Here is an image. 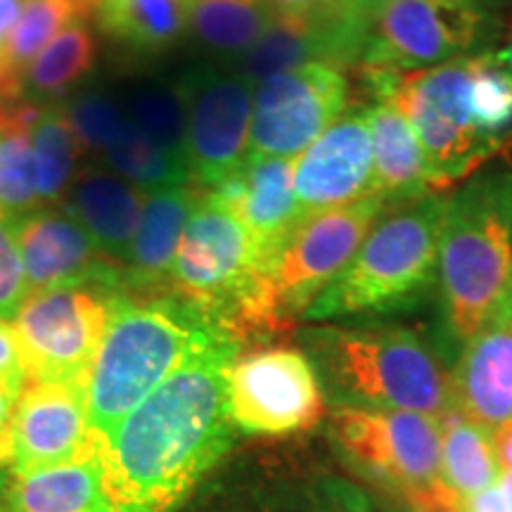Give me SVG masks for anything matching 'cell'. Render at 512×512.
<instances>
[{
	"label": "cell",
	"instance_id": "cell-1",
	"mask_svg": "<svg viewBox=\"0 0 512 512\" xmlns=\"http://www.w3.org/2000/svg\"><path fill=\"white\" fill-rule=\"evenodd\" d=\"M240 344L223 337L185 361L100 444L121 512H174L233 446L228 377Z\"/></svg>",
	"mask_w": 512,
	"mask_h": 512
},
{
	"label": "cell",
	"instance_id": "cell-2",
	"mask_svg": "<svg viewBox=\"0 0 512 512\" xmlns=\"http://www.w3.org/2000/svg\"><path fill=\"white\" fill-rule=\"evenodd\" d=\"M223 337L230 335L174 290L143 299L119 294L86 382L93 432L110 439L159 384Z\"/></svg>",
	"mask_w": 512,
	"mask_h": 512
},
{
	"label": "cell",
	"instance_id": "cell-3",
	"mask_svg": "<svg viewBox=\"0 0 512 512\" xmlns=\"http://www.w3.org/2000/svg\"><path fill=\"white\" fill-rule=\"evenodd\" d=\"M437 285L446 330L460 344L512 302V166H486L446 195Z\"/></svg>",
	"mask_w": 512,
	"mask_h": 512
},
{
	"label": "cell",
	"instance_id": "cell-4",
	"mask_svg": "<svg viewBox=\"0 0 512 512\" xmlns=\"http://www.w3.org/2000/svg\"><path fill=\"white\" fill-rule=\"evenodd\" d=\"M306 342L337 406L411 411L432 418L453 408L451 370L411 328L330 325L311 330Z\"/></svg>",
	"mask_w": 512,
	"mask_h": 512
},
{
	"label": "cell",
	"instance_id": "cell-5",
	"mask_svg": "<svg viewBox=\"0 0 512 512\" xmlns=\"http://www.w3.org/2000/svg\"><path fill=\"white\" fill-rule=\"evenodd\" d=\"M446 195L389 204L349 266L306 309L309 320L358 318L406 309L437 283L439 230Z\"/></svg>",
	"mask_w": 512,
	"mask_h": 512
},
{
	"label": "cell",
	"instance_id": "cell-6",
	"mask_svg": "<svg viewBox=\"0 0 512 512\" xmlns=\"http://www.w3.org/2000/svg\"><path fill=\"white\" fill-rule=\"evenodd\" d=\"M475 64L477 57H460L408 74L368 69L377 100L392 102L413 126L434 188L465 181L501 150L479 126L472 93Z\"/></svg>",
	"mask_w": 512,
	"mask_h": 512
},
{
	"label": "cell",
	"instance_id": "cell-7",
	"mask_svg": "<svg viewBox=\"0 0 512 512\" xmlns=\"http://www.w3.org/2000/svg\"><path fill=\"white\" fill-rule=\"evenodd\" d=\"M332 439L356 470L420 512H456L441 479L439 418L411 411L335 406Z\"/></svg>",
	"mask_w": 512,
	"mask_h": 512
},
{
	"label": "cell",
	"instance_id": "cell-8",
	"mask_svg": "<svg viewBox=\"0 0 512 512\" xmlns=\"http://www.w3.org/2000/svg\"><path fill=\"white\" fill-rule=\"evenodd\" d=\"M117 299L119 292L100 285L55 287L29 294L12 323L29 384L86 389Z\"/></svg>",
	"mask_w": 512,
	"mask_h": 512
},
{
	"label": "cell",
	"instance_id": "cell-9",
	"mask_svg": "<svg viewBox=\"0 0 512 512\" xmlns=\"http://www.w3.org/2000/svg\"><path fill=\"white\" fill-rule=\"evenodd\" d=\"M486 15L451 0H382L368 17L363 64L377 72H420L470 57Z\"/></svg>",
	"mask_w": 512,
	"mask_h": 512
},
{
	"label": "cell",
	"instance_id": "cell-10",
	"mask_svg": "<svg viewBox=\"0 0 512 512\" xmlns=\"http://www.w3.org/2000/svg\"><path fill=\"white\" fill-rule=\"evenodd\" d=\"M387 207L382 195H370L347 207L304 216L266 268L287 318L304 316L318 294L335 283Z\"/></svg>",
	"mask_w": 512,
	"mask_h": 512
},
{
	"label": "cell",
	"instance_id": "cell-11",
	"mask_svg": "<svg viewBox=\"0 0 512 512\" xmlns=\"http://www.w3.org/2000/svg\"><path fill=\"white\" fill-rule=\"evenodd\" d=\"M228 411L235 430L285 437L316 427L325 394L313 361L297 349H261L233 363Z\"/></svg>",
	"mask_w": 512,
	"mask_h": 512
},
{
	"label": "cell",
	"instance_id": "cell-12",
	"mask_svg": "<svg viewBox=\"0 0 512 512\" xmlns=\"http://www.w3.org/2000/svg\"><path fill=\"white\" fill-rule=\"evenodd\" d=\"M178 91L185 105V157L192 183L214 190L245 164L254 117V83L233 69H195Z\"/></svg>",
	"mask_w": 512,
	"mask_h": 512
},
{
	"label": "cell",
	"instance_id": "cell-13",
	"mask_svg": "<svg viewBox=\"0 0 512 512\" xmlns=\"http://www.w3.org/2000/svg\"><path fill=\"white\" fill-rule=\"evenodd\" d=\"M349 81L332 64H304L254 86L249 155L297 159L347 112Z\"/></svg>",
	"mask_w": 512,
	"mask_h": 512
},
{
	"label": "cell",
	"instance_id": "cell-14",
	"mask_svg": "<svg viewBox=\"0 0 512 512\" xmlns=\"http://www.w3.org/2000/svg\"><path fill=\"white\" fill-rule=\"evenodd\" d=\"M98 446L86 389L31 382L17 401L3 458L12 477H24L91 456Z\"/></svg>",
	"mask_w": 512,
	"mask_h": 512
},
{
	"label": "cell",
	"instance_id": "cell-15",
	"mask_svg": "<svg viewBox=\"0 0 512 512\" xmlns=\"http://www.w3.org/2000/svg\"><path fill=\"white\" fill-rule=\"evenodd\" d=\"M29 294L55 287L100 285L121 294L124 268L100 252L67 211L36 209L15 219Z\"/></svg>",
	"mask_w": 512,
	"mask_h": 512
},
{
	"label": "cell",
	"instance_id": "cell-16",
	"mask_svg": "<svg viewBox=\"0 0 512 512\" xmlns=\"http://www.w3.org/2000/svg\"><path fill=\"white\" fill-rule=\"evenodd\" d=\"M294 195L306 216L377 195L366 110L344 112L294 159Z\"/></svg>",
	"mask_w": 512,
	"mask_h": 512
},
{
	"label": "cell",
	"instance_id": "cell-17",
	"mask_svg": "<svg viewBox=\"0 0 512 512\" xmlns=\"http://www.w3.org/2000/svg\"><path fill=\"white\" fill-rule=\"evenodd\" d=\"M209 195L240 216L259 245L266 268L306 216L294 195V159L247 155L245 164Z\"/></svg>",
	"mask_w": 512,
	"mask_h": 512
},
{
	"label": "cell",
	"instance_id": "cell-18",
	"mask_svg": "<svg viewBox=\"0 0 512 512\" xmlns=\"http://www.w3.org/2000/svg\"><path fill=\"white\" fill-rule=\"evenodd\" d=\"M451 384L453 408L477 425L512 422V302L463 344Z\"/></svg>",
	"mask_w": 512,
	"mask_h": 512
},
{
	"label": "cell",
	"instance_id": "cell-19",
	"mask_svg": "<svg viewBox=\"0 0 512 512\" xmlns=\"http://www.w3.org/2000/svg\"><path fill=\"white\" fill-rule=\"evenodd\" d=\"M202 190L197 183L176 185V188L157 190L147 197L143 221L131 249L124 256V280L121 294H155L171 292V268L181 245L183 230L188 226L192 211L202 200Z\"/></svg>",
	"mask_w": 512,
	"mask_h": 512
},
{
	"label": "cell",
	"instance_id": "cell-20",
	"mask_svg": "<svg viewBox=\"0 0 512 512\" xmlns=\"http://www.w3.org/2000/svg\"><path fill=\"white\" fill-rule=\"evenodd\" d=\"M147 197L114 171L88 169L69 185L64 211L86 228L100 252L124 259L143 221Z\"/></svg>",
	"mask_w": 512,
	"mask_h": 512
},
{
	"label": "cell",
	"instance_id": "cell-21",
	"mask_svg": "<svg viewBox=\"0 0 512 512\" xmlns=\"http://www.w3.org/2000/svg\"><path fill=\"white\" fill-rule=\"evenodd\" d=\"M102 444V439H100ZM0 512H121L107 489L100 446L74 463L12 477Z\"/></svg>",
	"mask_w": 512,
	"mask_h": 512
},
{
	"label": "cell",
	"instance_id": "cell-22",
	"mask_svg": "<svg viewBox=\"0 0 512 512\" xmlns=\"http://www.w3.org/2000/svg\"><path fill=\"white\" fill-rule=\"evenodd\" d=\"M373 143L375 192L389 204L439 192L432 183L425 150L408 119L392 102L375 100L366 110Z\"/></svg>",
	"mask_w": 512,
	"mask_h": 512
},
{
	"label": "cell",
	"instance_id": "cell-23",
	"mask_svg": "<svg viewBox=\"0 0 512 512\" xmlns=\"http://www.w3.org/2000/svg\"><path fill=\"white\" fill-rule=\"evenodd\" d=\"M98 10V0H29L0 53V102H15L27 83L31 62L72 24Z\"/></svg>",
	"mask_w": 512,
	"mask_h": 512
},
{
	"label": "cell",
	"instance_id": "cell-24",
	"mask_svg": "<svg viewBox=\"0 0 512 512\" xmlns=\"http://www.w3.org/2000/svg\"><path fill=\"white\" fill-rule=\"evenodd\" d=\"M441 425V479L458 505L465 498L489 489L501 477L491 432L477 425L458 408L439 418Z\"/></svg>",
	"mask_w": 512,
	"mask_h": 512
},
{
	"label": "cell",
	"instance_id": "cell-25",
	"mask_svg": "<svg viewBox=\"0 0 512 512\" xmlns=\"http://www.w3.org/2000/svg\"><path fill=\"white\" fill-rule=\"evenodd\" d=\"M275 15L264 0H192L188 31L209 53L233 62L264 36Z\"/></svg>",
	"mask_w": 512,
	"mask_h": 512
},
{
	"label": "cell",
	"instance_id": "cell-26",
	"mask_svg": "<svg viewBox=\"0 0 512 512\" xmlns=\"http://www.w3.org/2000/svg\"><path fill=\"white\" fill-rule=\"evenodd\" d=\"M190 8L192 0H98V17L128 46L162 50L188 31Z\"/></svg>",
	"mask_w": 512,
	"mask_h": 512
},
{
	"label": "cell",
	"instance_id": "cell-27",
	"mask_svg": "<svg viewBox=\"0 0 512 512\" xmlns=\"http://www.w3.org/2000/svg\"><path fill=\"white\" fill-rule=\"evenodd\" d=\"M31 152L36 164V185L41 204L57 202L67 195L72 176L83 155V143L64 107L41 110L31 126Z\"/></svg>",
	"mask_w": 512,
	"mask_h": 512
},
{
	"label": "cell",
	"instance_id": "cell-28",
	"mask_svg": "<svg viewBox=\"0 0 512 512\" xmlns=\"http://www.w3.org/2000/svg\"><path fill=\"white\" fill-rule=\"evenodd\" d=\"M41 110L15 107L12 124L0 133V209L12 219L36 211L38 185L36 164L31 152V126Z\"/></svg>",
	"mask_w": 512,
	"mask_h": 512
},
{
	"label": "cell",
	"instance_id": "cell-29",
	"mask_svg": "<svg viewBox=\"0 0 512 512\" xmlns=\"http://www.w3.org/2000/svg\"><path fill=\"white\" fill-rule=\"evenodd\" d=\"M107 164L114 174L138 185L140 190H166L176 185L192 183L188 159L164 150L143 131L128 124L121 138L105 152Z\"/></svg>",
	"mask_w": 512,
	"mask_h": 512
},
{
	"label": "cell",
	"instance_id": "cell-30",
	"mask_svg": "<svg viewBox=\"0 0 512 512\" xmlns=\"http://www.w3.org/2000/svg\"><path fill=\"white\" fill-rule=\"evenodd\" d=\"M95 38L86 24H72L31 62L27 83L38 95L64 93L93 69Z\"/></svg>",
	"mask_w": 512,
	"mask_h": 512
},
{
	"label": "cell",
	"instance_id": "cell-31",
	"mask_svg": "<svg viewBox=\"0 0 512 512\" xmlns=\"http://www.w3.org/2000/svg\"><path fill=\"white\" fill-rule=\"evenodd\" d=\"M131 124L164 150L185 157V105L178 86H140L126 107ZM188 159V157H185Z\"/></svg>",
	"mask_w": 512,
	"mask_h": 512
},
{
	"label": "cell",
	"instance_id": "cell-32",
	"mask_svg": "<svg viewBox=\"0 0 512 512\" xmlns=\"http://www.w3.org/2000/svg\"><path fill=\"white\" fill-rule=\"evenodd\" d=\"M64 112L79 133L83 150L102 152V155L131 124L126 110H121L119 102L105 93H83L69 102Z\"/></svg>",
	"mask_w": 512,
	"mask_h": 512
},
{
	"label": "cell",
	"instance_id": "cell-33",
	"mask_svg": "<svg viewBox=\"0 0 512 512\" xmlns=\"http://www.w3.org/2000/svg\"><path fill=\"white\" fill-rule=\"evenodd\" d=\"M29 297L15 219L0 209V318H15Z\"/></svg>",
	"mask_w": 512,
	"mask_h": 512
},
{
	"label": "cell",
	"instance_id": "cell-34",
	"mask_svg": "<svg viewBox=\"0 0 512 512\" xmlns=\"http://www.w3.org/2000/svg\"><path fill=\"white\" fill-rule=\"evenodd\" d=\"M0 384H8L17 392H24L29 384L15 325L5 318H0Z\"/></svg>",
	"mask_w": 512,
	"mask_h": 512
},
{
	"label": "cell",
	"instance_id": "cell-35",
	"mask_svg": "<svg viewBox=\"0 0 512 512\" xmlns=\"http://www.w3.org/2000/svg\"><path fill=\"white\" fill-rule=\"evenodd\" d=\"M456 512H512V472H501L494 486L460 501Z\"/></svg>",
	"mask_w": 512,
	"mask_h": 512
},
{
	"label": "cell",
	"instance_id": "cell-36",
	"mask_svg": "<svg viewBox=\"0 0 512 512\" xmlns=\"http://www.w3.org/2000/svg\"><path fill=\"white\" fill-rule=\"evenodd\" d=\"M264 3L278 15H318L323 10L339 8L335 0H264Z\"/></svg>",
	"mask_w": 512,
	"mask_h": 512
},
{
	"label": "cell",
	"instance_id": "cell-37",
	"mask_svg": "<svg viewBox=\"0 0 512 512\" xmlns=\"http://www.w3.org/2000/svg\"><path fill=\"white\" fill-rule=\"evenodd\" d=\"M19 396H22V392H17V389L8 387V384H0V458H3V448H5V441H8L12 415H15ZM5 465H8V463H5Z\"/></svg>",
	"mask_w": 512,
	"mask_h": 512
},
{
	"label": "cell",
	"instance_id": "cell-38",
	"mask_svg": "<svg viewBox=\"0 0 512 512\" xmlns=\"http://www.w3.org/2000/svg\"><path fill=\"white\" fill-rule=\"evenodd\" d=\"M27 3L29 0H0V53H3L5 43H8L12 29L22 17Z\"/></svg>",
	"mask_w": 512,
	"mask_h": 512
},
{
	"label": "cell",
	"instance_id": "cell-39",
	"mask_svg": "<svg viewBox=\"0 0 512 512\" xmlns=\"http://www.w3.org/2000/svg\"><path fill=\"white\" fill-rule=\"evenodd\" d=\"M491 444H494V453L498 465L503 472H512V422L491 430Z\"/></svg>",
	"mask_w": 512,
	"mask_h": 512
},
{
	"label": "cell",
	"instance_id": "cell-40",
	"mask_svg": "<svg viewBox=\"0 0 512 512\" xmlns=\"http://www.w3.org/2000/svg\"><path fill=\"white\" fill-rule=\"evenodd\" d=\"M337 512H370V503H368V498L354 486V489L349 491L347 501L342 503V508H339Z\"/></svg>",
	"mask_w": 512,
	"mask_h": 512
},
{
	"label": "cell",
	"instance_id": "cell-41",
	"mask_svg": "<svg viewBox=\"0 0 512 512\" xmlns=\"http://www.w3.org/2000/svg\"><path fill=\"white\" fill-rule=\"evenodd\" d=\"M489 57H491V62L496 64V67H501L503 72L512 79V38L508 43H505L501 50H496V53L489 55Z\"/></svg>",
	"mask_w": 512,
	"mask_h": 512
},
{
	"label": "cell",
	"instance_id": "cell-42",
	"mask_svg": "<svg viewBox=\"0 0 512 512\" xmlns=\"http://www.w3.org/2000/svg\"><path fill=\"white\" fill-rule=\"evenodd\" d=\"M451 3L463 5L467 10H475L479 15H489L491 10L501 5V0H451Z\"/></svg>",
	"mask_w": 512,
	"mask_h": 512
},
{
	"label": "cell",
	"instance_id": "cell-43",
	"mask_svg": "<svg viewBox=\"0 0 512 512\" xmlns=\"http://www.w3.org/2000/svg\"><path fill=\"white\" fill-rule=\"evenodd\" d=\"M380 3H382V0H354V8H356L358 15H363L368 19L370 12H373Z\"/></svg>",
	"mask_w": 512,
	"mask_h": 512
},
{
	"label": "cell",
	"instance_id": "cell-44",
	"mask_svg": "<svg viewBox=\"0 0 512 512\" xmlns=\"http://www.w3.org/2000/svg\"><path fill=\"white\" fill-rule=\"evenodd\" d=\"M10 482H12V472H10V467L5 465V460H3V458H0V494H3V496H5V491H8Z\"/></svg>",
	"mask_w": 512,
	"mask_h": 512
},
{
	"label": "cell",
	"instance_id": "cell-45",
	"mask_svg": "<svg viewBox=\"0 0 512 512\" xmlns=\"http://www.w3.org/2000/svg\"><path fill=\"white\" fill-rule=\"evenodd\" d=\"M10 121H12V107L0 105V133L10 126Z\"/></svg>",
	"mask_w": 512,
	"mask_h": 512
},
{
	"label": "cell",
	"instance_id": "cell-46",
	"mask_svg": "<svg viewBox=\"0 0 512 512\" xmlns=\"http://www.w3.org/2000/svg\"><path fill=\"white\" fill-rule=\"evenodd\" d=\"M335 3L339 5V8H344V10H349V12H356V8H354V0H335ZM358 15V12H356ZM363 17V15H361Z\"/></svg>",
	"mask_w": 512,
	"mask_h": 512
},
{
	"label": "cell",
	"instance_id": "cell-47",
	"mask_svg": "<svg viewBox=\"0 0 512 512\" xmlns=\"http://www.w3.org/2000/svg\"><path fill=\"white\" fill-rule=\"evenodd\" d=\"M392 512H413V508L406 503V508H401V510L399 508H392Z\"/></svg>",
	"mask_w": 512,
	"mask_h": 512
},
{
	"label": "cell",
	"instance_id": "cell-48",
	"mask_svg": "<svg viewBox=\"0 0 512 512\" xmlns=\"http://www.w3.org/2000/svg\"><path fill=\"white\" fill-rule=\"evenodd\" d=\"M413 512H420V510H415V508H413Z\"/></svg>",
	"mask_w": 512,
	"mask_h": 512
},
{
	"label": "cell",
	"instance_id": "cell-49",
	"mask_svg": "<svg viewBox=\"0 0 512 512\" xmlns=\"http://www.w3.org/2000/svg\"><path fill=\"white\" fill-rule=\"evenodd\" d=\"M0 105H3V102H0Z\"/></svg>",
	"mask_w": 512,
	"mask_h": 512
}]
</instances>
